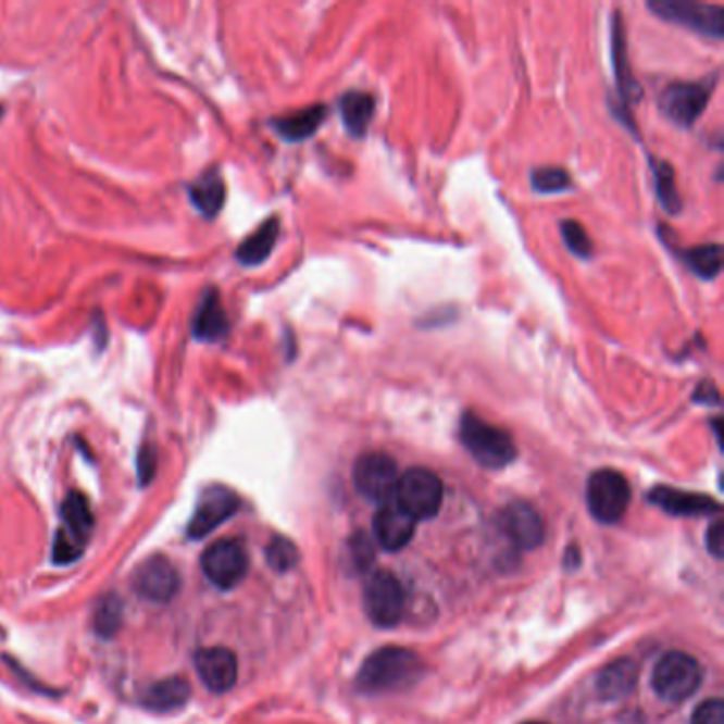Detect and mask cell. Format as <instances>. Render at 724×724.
<instances>
[{"mask_svg": "<svg viewBox=\"0 0 724 724\" xmlns=\"http://www.w3.org/2000/svg\"><path fill=\"white\" fill-rule=\"evenodd\" d=\"M527 724H544V723H527Z\"/></svg>", "mask_w": 724, "mask_h": 724, "instance_id": "8d00e7d4", "label": "cell"}, {"mask_svg": "<svg viewBox=\"0 0 724 724\" xmlns=\"http://www.w3.org/2000/svg\"><path fill=\"white\" fill-rule=\"evenodd\" d=\"M690 724H724V703L721 699L703 701L695 712Z\"/></svg>", "mask_w": 724, "mask_h": 724, "instance_id": "d6a6232c", "label": "cell"}, {"mask_svg": "<svg viewBox=\"0 0 724 724\" xmlns=\"http://www.w3.org/2000/svg\"><path fill=\"white\" fill-rule=\"evenodd\" d=\"M499 529L516 548L532 550L544 542V521L527 501L508 503L498 516Z\"/></svg>", "mask_w": 724, "mask_h": 724, "instance_id": "5bb4252c", "label": "cell"}, {"mask_svg": "<svg viewBox=\"0 0 724 724\" xmlns=\"http://www.w3.org/2000/svg\"><path fill=\"white\" fill-rule=\"evenodd\" d=\"M240 508V498L222 485L204 489L198 498L191 521L187 525V536L191 540H202L213 534L227 519H232Z\"/></svg>", "mask_w": 724, "mask_h": 724, "instance_id": "4fadbf2b", "label": "cell"}, {"mask_svg": "<svg viewBox=\"0 0 724 724\" xmlns=\"http://www.w3.org/2000/svg\"><path fill=\"white\" fill-rule=\"evenodd\" d=\"M648 9L665 22L684 26L697 35L721 41L724 37V11L719 4H701L686 0H654Z\"/></svg>", "mask_w": 724, "mask_h": 724, "instance_id": "ba28073f", "label": "cell"}, {"mask_svg": "<svg viewBox=\"0 0 724 724\" xmlns=\"http://www.w3.org/2000/svg\"><path fill=\"white\" fill-rule=\"evenodd\" d=\"M194 667H196L200 682L211 692H217V695L232 690L238 679L236 654L224 646H211V648L196 650Z\"/></svg>", "mask_w": 724, "mask_h": 724, "instance_id": "9a60e30c", "label": "cell"}, {"mask_svg": "<svg viewBox=\"0 0 724 724\" xmlns=\"http://www.w3.org/2000/svg\"><path fill=\"white\" fill-rule=\"evenodd\" d=\"M701 682L703 672L699 661L686 652L663 654L652 672V688L667 703L686 701L697 692Z\"/></svg>", "mask_w": 724, "mask_h": 724, "instance_id": "5b68a950", "label": "cell"}, {"mask_svg": "<svg viewBox=\"0 0 724 724\" xmlns=\"http://www.w3.org/2000/svg\"><path fill=\"white\" fill-rule=\"evenodd\" d=\"M374 536L385 550H402L414 536L416 521L391 499L378 508L374 514Z\"/></svg>", "mask_w": 724, "mask_h": 724, "instance_id": "2e32d148", "label": "cell"}, {"mask_svg": "<svg viewBox=\"0 0 724 724\" xmlns=\"http://www.w3.org/2000/svg\"><path fill=\"white\" fill-rule=\"evenodd\" d=\"M189 697H191L189 682L179 676H173V678L158 679L151 686H147L140 697V703L149 712L171 714L175 710H182L183 706L189 701Z\"/></svg>", "mask_w": 724, "mask_h": 724, "instance_id": "d6986e66", "label": "cell"}, {"mask_svg": "<svg viewBox=\"0 0 724 724\" xmlns=\"http://www.w3.org/2000/svg\"><path fill=\"white\" fill-rule=\"evenodd\" d=\"M445 499L442 480L425 467H410L398 480L394 501L414 521L434 519Z\"/></svg>", "mask_w": 724, "mask_h": 724, "instance_id": "277c9868", "label": "cell"}, {"mask_svg": "<svg viewBox=\"0 0 724 724\" xmlns=\"http://www.w3.org/2000/svg\"><path fill=\"white\" fill-rule=\"evenodd\" d=\"M155 472H158V451L153 445L145 442L136 454V474L140 487H147L155 478Z\"/></svg>", "mask_w": 724, "mask_h": 724, "instance_id": "1f68e13d", "label": "cell"}, {"mask_svg": "<svg viewBox=\"0 0 724 724\" xmlns=\"http://www.w3.org/2000/svg\"><path fill=\"white\" fill-rule=\"evenodd\" d=\"M637 684V665L629 659H621L610 663L597 678V692L603 699H623Z\"/></svg>", "mask_w": 724, "mask_h": 724, "instance_id": "cb8c5ba5", "label": "cell"}, {"mask_svg": "<svg viewBox=\"0 0 724 724\" xmlns=\"http://www.w3.org/2000/svg\"><path fill=\"white\" fill-rule=\"evenodd\" d=\"M459 438L465 451L483 467L501 470L516 459V445L512 436L470 410L461 416Z\"/></svg>", "mask_w": 724, "mask_h": 724, "instance_id": "7a4b0ae2", "label": "cell"}, {"mask_svg": "<svg viewBox=\"0 0 724 724\" xmlns=\"http://www.w3.org/2000/svg\"><path fill=\"white\" fill-rule=\"evenodd\" d=\"M280 234V224L276 217L266 220L262 226L258 227L253 234L245 238V242L236 249V260L245 269H255L262 266L271 258L276 240Z\"/></svg>", "mask_w": 724, "mask_h": 724, "instance_id": "7402d4cb", "label": "cell"}, {"mask_svg": "<svg viewBox=\"0 0 724 724\" xmlns=\"http://www.w3.org/2000/svg\"><path fill=\"white\" fill-rule=\"evenodd\" d=\"M266 561L274 572H289L298 563V548L285 538H272L266 546Z\"/></svg>", "mask_w": 724, "mask_h": 724, "instance_id": "4dcf8cb0", "label": "cell"}, {"mask_svg": "<svg viewBox=\"0 0 724 724\" xmlns=\"http://www.w3.org/2000/svg\"><path fill=\"white\" fill-rule=\"evenodd\" d=\"M652 166V175H654V185H657V198L661 202V207L670 213V215H678L682 211V200H679L678 187H676V173L674 168L663 162L652 158L650 160Z\"/></svg>", "mask_w": 724, "mask_h": 724, "instance_id": "4316f807", "label": "cell"}, {"mask_svg": "<svg viewBox=\"0 0 724 724\" xmlns=\"http://www.w3.org/2000/svg\"><path fill=\"white\" fill-rule=\"evenodd\" d=\"M93 532V512L90 501L79 494H68L60 505V527L53 540V561L58 565H71L82 559Z\"/></svg>", "mask_w": 724, "mask_h": 724, "instance_id": "3957f363", "label": "cell"}, {"mask_svg": "<svg viewBox=\"0 0 724 724\" xmlns=\"http://www.w3.org/2000/svg\"><path fill=\"white\" fill-rule=\"evenodd\" d=\"M532 185L538 194H561L572 185V177L563 168L542 166L532 173Z\"/></svg>", "mask_w": 724, "mask_h": 724, "instance_id": "f546056e", "label": "cell"}, {"mask_svg": "<svg viewBox=\"0 0 724 724\" xmlns=\"http://www.w3.org/2000/svg\"><path fill=\"white\" fill-rule=\"evenodd\" d=\"M561 236L565 247L581 260L592 258V242H590L587 229L576 220H563L561 222Z\"/></svg>", "mask_w": 724, "mask_h": 724, "instance_id": "f1b7e54d", "label": "cell"}, {"mask_svg": "<svg viewBox=\"0 0 724 724\" xmlns=\"http://www.w3.org/2000/svg\"><path fill=\"white\" fill-rule=\"evenodd\" d=\"M376 102L367 91H347L340 98V117L347 128V133L353 138H362L365 130L370 128V122L374 117Z\"/></svg>", "mask_w": 724, "mask_h": 724, "instance_id": "603a6c76", "label": "cell"}, {"mask_svg": "<svg viewBox=\"0 0 724 724\" xmlns=\"http://www.w3.org/2000/svg\"><path fill=\"white\" fill-rule=\"evenodd\" d=\"M423 672L421 659L407 648L389 646L376 650L363 661L358 686L363 692H391L412 686Z\"/></svg>", "mask_w": 724, "mask_h": 724, "instance_id": "6da1fadb", "label": "cell"}, {"mask_svg": "<svg viewBox=\"0 0 724 724\" xmlns=\"http://www.w3.org/2000/svg\"><path fill=\"white\" fill-rule=\"evenodd\" d=\"M189 200L194 209L207 217L215 220L226 204V182L217 168L207 171L189 185Z\"/></svg>", "mask_w": 724, "mask_h": 724, "instance_id": "ffe728a7", "label": "cell"}, {"mask_svg": "<svg viewBox=\"0 0 724 724\" xmlns=\"http://www.w3.org/2000/svg\"><path fill=\"white\" fill-rule=\"evenodd\" d=\"M229 332L226 309L217 289H207L191 319V336L198 342H222Z\"/></svg>", "mask_w": 724, "mask_h": 724, "instance_id": "e0dca14e", "label": "cell"}, {"mask_svg": "<svg viewBox=\"0 0 724 724\" xmlns=\"http://www.w3.org/2000/svg\"><path fill=\"white\" fill-rule=\"evenodd\" d=\"M400 472L394 457L387 453H365L353 465V483L362 498L387 503L396 498Z\"/></svg>", "mask_w": 724, "mask_h": 724, "instance_id": "8fae6325", "label": "cell"}, {"mask_svg": "<svg viewBox=\"0 0 724 724\" xmlns=\"http://www.w3.org/2000/svg\"><path fill=\"white\" fill-rule=\"evenodd\" d=\"M632 503V487L616 470H597L587 483V505L595 521L619 523Z\"/></svg>", "mask_w": 724, "mask_h": 724, "instance_id": "8992f818", "label": "cell"}, {"mask_svg": "<svg viewBox=\"0 0 724 724\" xmlns=\"http://www.w3.org/2000/svg\"><path fill=\"white\" fill-rule=\"evenodd\" d=\"M679 260L701 280H714L723 271V247L719 242H708L692 249H684L679 251Z\"/></svg>", "mask_w": 724, "mask_h": 724, "instance_id": "d4e9b609", "label": "cell"}, {"mask_svg": "<svg viewBox=\"0 0 724 724\" xmlns=\"http://www.w3.org/2000/svg\"><path fill=\"white\" fill-rule=\"evenodd\" d=\"M706 544H708V548H710V552L714 554V557H723V550H724V536H723V523L721 521H716L710 529H708V540H706Z\"/></svg>", "mask_w": 724, "mask_h": 724, "instance_id": "e575fe53", "label": "cell"}, {"mask_svg": "<svg viewBox=\"0 0 724 724\" xmlns=\"http://www.w3.org/2000/svg\"><path fill=\"white\" fill-rule=\"evenodd\" d=\"M2 113H4V109H2V107H0V117H2Z\"/></svg>", "mask_w": 724, "mask_h": 724, "instance_id": "d590c367", "label": "cell"}, {"mask_svg": "<svg viewBox=\"0 0 724 724\" xmlns=\"http://www.w3.org/2000/svg\"><path fill=\"white\" fill-rule=\"evenodd\" d=\"M612 49H614V66H616V79H619V88H621V98L623 100H632L637 98V86L632 79V71L627 66V47H625V30H621V17L616 15L614 22V30H612Z\"/></svg>", "mask_w": 724, "mask_h": 724, "instance_id": "83f0119b", "label": "cell"}, {"mask_svg": "<svg viewBox=\"0 0 724 724\" xmlns=\"http://www.w3.org/2000/svg\"><path fill=\"white\" fill-rule=\"evenodd\" d=\"M133 589L151 603H171L182 590V574L164 554L147 557L135 570Z\"/></svg>", "mask_w": 724, "mask_h": 724, "instance_id": "7c38bea8", "label": "cell"}, {"mask_svg": "<svg viewBox=\"0 0 724 724\" xmlns=\"http://www.w3.org/2000/svg\"><path fill=\"white\" fill-rule=\"evenodd\" d=\"M200 570L204 578L217 589L238 587L249 572V554L245 544L234 538L211 544L200 557Z\"/></svg>", "mask_w": 724, "mask_h": 724, "instance_id": "9c48e42d", "label": "cell"}, {"mask_svg": "<svg viewBox=\"0 0 724 724\" xmlns=\"http://www.w3.org/2000/svg\"><path fill=\"white\" fill-rule=\"evenodd\" d=\"M407 595L391 572H374L363 589V610L372 625L391 629L402 621Z\"/></svg>", "mask_w": 724, "mask_h": 724, "instance_id": "52a82bcc", "label": "cell"}, {"mask_svg": "<svg viewBox=\"0 0 724 724\" xmlns=\"http://www.w3.org/2000/svg\"><path fill=\"white\" fill-rule=\"evenodd\" d=\"M719 75H712L701 82H682L672 84L661 93L663 115L679 128H690L706 111L712 91L716 88Z\"/></svg>", "mask_w": 724, "mask_h": 724, "instance_id": "30bf717a", "label": "cell"}, {"mask_svg": "<svg viewBox=\"0 0 724 724\" xmlns=\"http://www.w3.org/2000/svg\"><path fill=\"white\" fill-rule=\"evenodd\" d=\"M692 400H695L697 404H706V407H721V394H719V387H716L712 380H703V383L695 389Z\"/></svg>", "mask_w": 724, "mask_h": 724, "instance_id": "836d02e7", "label": "cell"}, {"mask_svg": "<svg viewBox=\"0 0 724 724\" xmlns=\"http://www.w3.org/2000/svg\"><path fill=\"white\" fill-rule=\"evenodd\" d=\"M650 501L663 508L670 514L676 516H708V514H719L721 505L716 499L701 496V494H690V491H679L672 487H657L650 491Z\"/></svg>", "mask_w": 724, "mask_h": 724, "instance_id": "ac0fdd59", "label": "cell"}, {"mask_svg": "<svg viewBox=\"0 0 724 724\" xmlns=\"http://www.w3.org/2000/svg\"><path fill=\"white\" fill-rule=\"evenodd\" d=\"M325 117H327V107L313 104L302 111H296V113H289L283 117H274L272 128L283 140L300 142V140H307L315 135L323 126Z\"/></svg>", "mask_w": 724, "mask_h": 724, "instance_id": "44dd1931", "label": "cell"}, {"mask_svg": "<svg viewBox=\"0 0 724 724\" xmlns=\"http://www.w3.org/2000/svg\"><path fill=\"white\" fill-rule=\"evenodd\" d=\"M124 621V603L115 592H109L104 597L98 599L96 608H93V616H91V625L93 632L109 639L120 632Z\"/></svg>", "mask_w": 724, "mask_h": 724, "instance_id": "484cf974", "label": "cell"}]
</instances>
